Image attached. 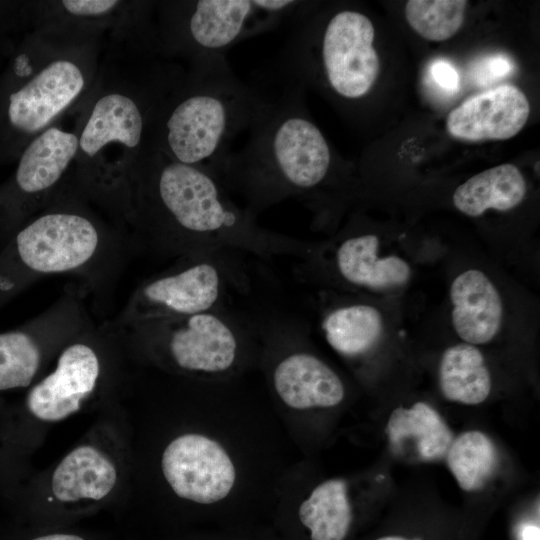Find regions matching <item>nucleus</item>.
Returning <instances> with one entry per match:
<instances>
[{
  "label": "nucleus",
  "instance_id": "nucleus-23",
  "mask_svg": "<svg viewBox=\"0 0 540 540\" xmlns=\"http://www.w3.org/2000/svg\"><path fill=\"white\" fill-rule=\"evenodd\" d=\"M439 387L449 401L476 405L491 391V375L482 352L474 345L459 343L447 348L439 363Z\"/></svg>",
  "mask_w": 540,
  "mask_h": 540
},
{
  "label": "nucleus",
  "instance_id": "nucleus-24",
  "mask_svg": "<svg viewBox=\"0 0 540 540\" xmlns=\"http://www.w3.org/2000/svg\"><path fill=\"white\" fill-rule=\"evenodd\" d=\"M299 518L311 531V540H344L352 522L345 481L330 479L318 485L300 505Z\"/></svg>",
  "mask_w": 540,
  "mask_h": 540
},
{
  "label": "nucleus",
  "instance_id": "nucleus-31",
  "mask_svg": "<svg viewBox=\"0 0 540 540\" xmlns=\"http://www.w3.org/2000/svg\"><path fill=\"white\" fill-rule=\"evenodd\" d=\"M519 535L520 540H539V526L532 524L523 525L520 529Z\"/></svg>",
  "mask_w": 540,
  "mask_h": 540
},
{
  "label": "nucleus",
  "instance_id": "nucleus-22",
  "mask_svg": "<svg viewBox=\"0 0 540 540\" xmlns=\"http://www.w3.org/2000/svg\"><path fill=\"white\" fill-rule=\"evenodd\" d=\"M321 328L329 345L339 354L355 358L375 347L384 322L378 308L362 302L345 303L325 312Z\"/></svg>",
  "mask_w": 540,
  "mask_h": 540
},
{
  "label": "nucleus",
  "instance_id": "nucleus-17",
  "mask_svg": "<svg viewBox=\"0 0 540 540\" xmlns=\"http://www.w3.org/2000/svg\"><path fill=\"white\" fill-rule=\"evenodd\" d=\"M451 324L464 342L482 345L499 333L504 307L495 284L483 271L468 269L457 275L449 289Z\"/></svg>",
  "mask_w": 540,
  "mask_h": 540
},
{
  "label": "nucleus",
  "instance_id": "nucleus-5",
  "mask_svg": "<svg viewBox=\"0 0 540 540\" xmlns=\"http://www.w3.org/2000/svg\"><path fill=\"white\" fill-rule=\"evenodd\" d=\"M159 107L146 149L209 169L266 110L270 98L243 82L226 56L194 59Z\"/></svg>",
  "mask_w": 540,
  "mask_h": 540
},
{
  "label": "nucleus",
  "instance_id": "nucleus-18",
  "mask_svg": "<svg viewBox=\"0 0 540 540\" xmlns=\"http://www.w3.org/2000/svg\"><path fill=\"white\" fill-rule=\"evenodd\" d=\"M272 380L280 399L297 410L333 407L345 395L340 377L308 352L297 351L282 358L273 370Z\"/></svg>",
  "mask_w": 540,
  "mask_h": 540
},
{
  "label": "nucleus",
  "instance_id": "nucleus-12",
  "mask_svg": "<svg viewBox=\"0 0 540 540\" xmlns=\"http://www.w3.org/2000/svg\"><path fill=\"white\" fill-rule=\"evenodd\" d=\"M160 321L167 327V348L178 367L219 374L235 365L243 325L225 308Z\"/></svg>",
  "mask_w": 540,
  "mask_h": 540
},
{
  "label": "nucleus",
  "instance_id": "nucleus-25",
  "mask_svg": "<svg viewBox=\"0 0 540 540\" xmlns=\"http://www.w3.org/2000/svg\"><path fill=\"white\" fill-rule=\"evenodd\" d=\"M445 456L458 485L467 492L483 488L498 464L495 445L488 436L476 430L463 432L453 439Z\"/></svg>",
  "mask_w": 540,
  "mask_h": 540
},
{
  "label": "nucleus",
  "instance_id": "nucleus-14",
  "mask_svg": "<svg viewBox=\"0 0 540 540\" xmlns=\"http://www.w3.org/2000/svg\"><path fill=\"white\" fill-rule=\"evenodd\" d=\"M379 246L375 234L348 235L335 244L329 259L308 255L294 267V274L330 267L335 277L352 287L384 290L405 285L410 265L396 255L380 256Z\"/></svg>",
  "mask_w": 540,
  "mask_h": 540
},
{
  "label": "nucleus",
  "instance_id": "nucleus-9",
  "mask_svg": "<svg viewBox=\"0 0 540 540\" xmlns=\"http://www.w3.org/2000/svg\"><path fill=\"white\" fill-rule=\"evenodd\" d=\"M28 28L78 33L113 43L153 44L155 1H27Z\"/></svg>",
  "mask_w": 540,
  "mask_h": 540
},
{
  "label": "nucleus",
  "instance_id": "nucleus-16",
  "mask_svg": "<svg viewBox=\"0 0 540 540\" xmlns=\"http://www.w3.org/2000/svg\"><path fill=\"white\" fill-rule=\"evenodd\" d=\"M99 375L94 351L84 344L66 348L56 370L33 387L27 398L30 412L44 421H59L76 412L92 392Z\"/></svg>",
  "mask_w": 540,
  "mask_h": 540
},
{
  "label": "nucleus",
  "instance_id": "nucleus-26",
  "mask_svg": "<svg viewBox=\"0 0 540 540\" xmlns=\"http://www.w3.org/2000/svg\"><path fill=\"white\" fill-rule=\"evenodd\" d=\"M465 0H410L405 16L411 28L426 40L441 42L453 37L461 28Z\"/></svg>",
  "mask_w": 540,
  "mask_h": 540
},
{
  "label": "nucleus",
  "instance_id": "nucleus-32",
  "mask_svg": "<svg viewBox=\"0 0 540 540\" xmlns=\"http://www.w3.org/2000/svg\"><path fill=\"white\" fill-rule=\"evenodd\" d=\"M32 540H84V539L74 534L55 533V534L39 536Z\"/></svg>",
  "mask_w": 540,
  "mask_h": 540
},
{
  "label": "nucleus",
  "instance_id": "nucleus-19",
  "mask_svg": "<svg viewBox=\"0 0 540 540\" xmlns=\"http://www.w3.org/2000/svg\"><path fill=\"white\" fill-rule=\"evenodd\" d=\"M385 432L394 451L409 450L423 461L444 457L453 441V434L440 414L425 402L393 410Z\"/></svg>",
  "mask_w": 540,
  "mask_h": 540
},
{
  "label": "nucleus",
  "instance_id": "nucleus-8",
  "mask_svg": "<svg viewBox=\"0 0 540 540\" xmlns=\"http://www.w3.org/2000/svg\"><path fill=\"white\" fill-rule=\"evenodd\" d=\"M232 252L197 253L186 266L147 283L141 292L146 312L161 320L223 309L230 290L244 285Z\"/></svg>",
  "mask_w": 540,
  "mask_h": 540
},
{
  "label": "nucleus",
  "instance_id": "nucleus-11",
  "mask_svg": "<svg viewBox=\"0 0 540 540\" xmlns=\"http://www.w3.org/2000/svg\"><path fill=\"white\" fill-rule=\"evenodd\" d=\"M78 139L74 131L55 124L34 137L21 151L11 179L0 188V226H11L30 199L52 189L74 165Z\"/></svg>",
  "mask_w": 540,
  "mask_h": 540
},
{
  "label": "nucleus",
  "instance_id": "nucleus-29",
  "mask_svg": "<svg viewBox=\"0 0 540 540\" xmlns=\"http://www.w3.org/2000/svg\"><path fill=\"white\" fill-rule=\"evenodd\" d=\"M513 69L511 59L497 54L481 59L474 67L473 76L477 83L487 85L510 75Z\"/></svg>",
  "mask_w": 540,
  "mask_h": 540
},
{
  "label": "nucleus",
  "instance_id": "nucleus-33",
  "mask_svg": "<svg viewBox=\"0 0 540 540\" xmlns=\"http://www.w3.org/2000/svg\"><path fill=\"white\" fill-rule=\"evenodd\" d=\"M377 540H408V539H405L403 537H399V536H386V537H381Z\"/></svg>",
  "mask_w": 540,
  "mask_h": 540
},
{
  "label": "nucleus",
  "instance_id": "nucleus-10",
  "mask_svg": "<svg viewBox=\"0 0 540 540\" xmlns=\"http://www.w3.org/2000/svg\"><path fill=\"white\" fill-rule=\"evenodd\" d=\"M99 234L82 214L54 211L42 214L20 228L14 237L19 264L41 273L77 268L94 254Z\"/></svg>",
  "mask_w": 540,
  "mask_h": 540
},
{
  "label": "nucleus",
  "instance_id": "nucleus-7",
  "mask_svg": "<svg viewBox=\"0 0 540 540\" xmlns=\"http://www.w3.org/2000/svg\"><path fill=\"white\" fill-rule=\"evenodd\" d=\"M296 0L155 1L156 50L167 60L188 62L222 54L239 42L292 18Z\"/></svg>",
  "mask_w": 540,
  "mask_h": 540
},
{
  "label": "nucleus",
  "instance_id": "nucleus-15",
  "mask_svg": "<svg viewBox=\"0 0 540 540\" xmlns=\"http://www.w3.org/2000/svg\"><path fill=\"white\" fill-rule=\"evenodd\" d=\"M530 104L515 85L502 84L476 94L453 109L446 119L448 134L464 142L506 140L526 124Z\"/></svg>",
  "mask_w": 540,
  "mask_h": 540
},
{
  "label": "nucleus",
  "instance_id": "nucleus-30",
  "mask_svg": "<svg viewBox=\"0 0 540 540\" xmlns=\"http://www.w3.org/2000/svg\"><path fill=\"white\" fill-rule=\"evenodd\" d=\"M429 73L433 82L446 92L454 93L459 88V74L454 65L443 58L435 59Z\"/></svg>",
  "mask_w": 540,
  "mask_h": 540
},
{
  "label": "nucleus",
  "instance_id": "nucleus-27",
  "mask_svg": "<svg viewBox=\"0 0 540 540\" xmlns=\"http://www.w3.org/2000/svg\"><path fill=\"white\" fill-rule=\"evenodd\" d=\"M40 362L34 339L23 331L0 334V390L27 387Z\"/></svg>",
  "mask_w": 540,
  "mask_h": 540
},
{
  "label": "nucleus",
  "instance_id": "nucleus-1",
  "mask_svg": "<svg viewBox=\"0 0 540 540\" xmlns=\"http://www.w3.org/2000/svg\"><path fill=\"white\" fill-rule=\"evenodd\" d=\"M131 180L138 184L148 221L195 254L235 251L262 259L290 256L302 260L314 247L260 226L257 217L237 203L207 168L145 149Z\"/></svg>",
  "mask_w": 540,
  "mask_h": 540
},
{
  "label": "nucleus",
  "instance_id": "nucleus-3",
  "mask_svg": "<svg viewBox=\"0 0 540 540\" xmlns=\"http://www.w3.org/2000/svg\"><path fill=\"white\" fill-rule=\"evenodd\" d=\"M101 41L39 27L21 34L0 73V164L77 110L96 79Z\"/></svg>",
  "mask_w": 540,
  "mask_h": 540
},
{
  "label": "nucleus",
  "instance_id": "nucleus-4",
  "mask_svg": "<svg viewBox=\"0 0 540 540\" xmlns=\"http://www.w3.org/2000/svg\"><path fill=\"white\" fill-rule=\"evenodd\" d=\"M301 87L288 83L247 132L246 143L208 170L257 215L286 200H305L328 180L331 148L305 113Z\"/></svg>",
  "mask_w": 540,
  "mask_h": 540
},
{
  "label": "nucleus",
  "instance_id": "nucleus-6",
  "mask_svg": "<svg viewBox=\"0 0 540 540\" xmlns=\"http://www.w3.org/2000/svg\"><path fill=\"white\" fill-rule=\"evenodd\" d=\"M301 5L292 16L293 29L282 51L288 82L319 71L337 97L353 101L366 96L380 70L371 19L360 11L341 9L318 29L302 14Z\"/></svg>",
  "mask_w": 540,
  "mask_h": 540
},
{
  "label": "nucleus",
  "instance_id": "nucleus-28",
  "mask_svg": "<svg viewBox=\"0 0 540 540\" xmlns=\"http://www.w3.org/2000/svg\"><path fill=\"white\" fill-rule=\"evenodd\" d=\"M27 30V1L0 0V47Z\"/></svg>",
  "mask_w": 540,
  "mask_h": 540
},
{
  "label": "nucleus",
  "instance_id": "nucleus-20",
  "mask_svg": "<svg viewBox=\"0 0 540 540\" xmlns=\"http://www.w3.org/2000/svg\"><path fill=\"white\" fill-rule=\"evenodd\" d=\"M526 180L517 166L505 163L484 170L459 185L453 193L455 208L470 217L489 209L509 211L524 200Z\"/></svg>",
  "mask_w": 540,
  "mask_h": 540
},
{
  "label": "nucleus",
  "instance_id": "nucleus-21",
  "mask_svg": "<svg viewBox=\"0 0 540 540\" xmlns=\"http://www.w3.org/2000/svg\"><path fill=\"white\" fill-rule=\"evenodd\" d=\"M116 469L111 461L91 446L71 451L52 476V491L62 502L87 498L100 500L116 483Z\"/></svg>",
  "mask_w": 540,
  "mask_h": 540
},
{
  "label": "nucleus",
  "instance_id": "nucleus-13",
  "mask_svg": "<svg viewBox=\"0 0 540 540\" xmlns=\"http://www.w3.org/2000/svg\"><path fill=\"white\" fill-rule=\"evenodd\" d=\"M163 475L181 498L201 504L225 498L235 483V467L215 440L188 433L171 441L162 456Z\"/></svg>",
  "mask_w": 540,
  "mask_h": 540
},
{
  "label": "nucleus",
  "instance_id": "nucleus-2",
  "mask_svg": "<svg viewBox=\"0 0 540 540\" xmlns=\"http://www.w3.org/2000/svg\"><path fill=\"white\" fill-rule=\"evenodd\" d=\"M77 108L74 166L92 179L131 178L156 113L185 69L125 43H110Z\"/></svg>",
  "mask_w": 540,
  "mask_h": 540
}]
</instances>
